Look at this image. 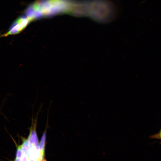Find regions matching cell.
I'll return each instance as SVG.
<instances>
[{"label": "cell", "instance_id": "cell-4", "mask_svg": "<svg viewBox=\"0 0 161 161\" xmlns=\"http://www.w3.org/2000/svg\"><path fill=\"white\" fill-rule=\"evenodd\" d=\"M149 137L150 139L160 140V144H161V128L158 133L151 135Z\"/></svg>", "mask_w": 161, "mask_h": 161}, {"label": "cell", "instance_id": "cell-3", "mask_svg": "<svg viewBox=\"0 0 161 161\" xmlns=\"http://www.w3.org/2000/svg\"><path fill=\"white\" fill-rule=\"evenodd\" d=\"M14 161H29L28 156L22 152L20 145L17 147Z\"/></svg>", "mask_w": 161, "mask_h": 161}, {"label": "cell", "instance_id": "cell-2", "mask_svg": "<svg viewBox=\"0 0 161 161\" xmlns=\"http://www.w3.org/2000/svg\"><path fill=\"white\" fill-rule=\"evenodd\" d=\"M30 20L29 18L24 17L19 18L13 24L8 31L1 35L0 37L19 33L25 28Z\"/></svg>", "mask_w": 161, "mask_h": 161}, {"label": "cell", "instance_id": "cell-1", "mask_svg": "<svg viewBox=\"0 0 161 161\" xmlns=\"http://www.w3.org/2000/svg\"><path fill=\"white\" fill-rule=\"evenodd\" d=\"M106 0H95L92 6V15L93 18L96 21L100 22L108 21L109 18V12L112 10V6L111 3Z\"/></svg>", "mask_w": 161, "mask_h": 161}]
</instances>
